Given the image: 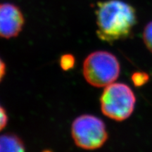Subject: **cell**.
<instances>
[{"label": "cell", "instance_id": "cell-1", "mask_svg": "<svg viewBox=\"0 0 152 152\" xmlns=\"http://www.w3.org/2000/svg\"><path fill=\"white\" fill-rule=\"evenodd\" d=\"M95 14L97 37L108 43L130 37L137 22L135 9L121 0L99 2Z\"/></svg>", "mask_w": 152, "mask_h": 152}, {"label": "cell", "instance_id": "cell-2", "mask_svg": "<svg viewBox=\"0 0 152 152\" xmlns=\"http://www.w3.org/2000/svg\"><path fill=\"white\" fill-rule=\"evenodd\" d=\"M121 65L115 55L106 51H96L86 57L83 73L88 84L95 87H106L118 79Z\"/></svg>", "mask_w": 152, "mask_h": 152}, {"label": "cell", "instance_id": "cell-3", "mask_svg": "<svg viewBox=\"0 0 152 152\" xmlns=\"http://www.w3.org/2000/svg\"><path fill=\"white\" fill-rule=\"evenodd\" d=\"M136 97L132 89L122 83L105 87L100 97L101 110L104 115L115 121L128 119L134 111Z\"/></svg>", "mask_w": 152, "mask_h": 152}, {"label": "cell", "instance_id": "cell-4", "mask_svg": "<svg viewBox=\"0 0 152 152\" xmlns=\"http://www.w3.org/2000/svg\"><path fill=\"white\" fill-rule=\"evenodd\" d=\"M71 135L76 146L85 150L101 148L109 138L104 121L90 114H83L74 120Z\"/></svg>", "mask_w": 152, "mask_h": 152}, {"label": "cell", "instance_id": "cell-5", "mask_svg": "<svg viewBox=\"0 0 152 152\" xmlns=\"http://www.w3.org/2000/svg\"><path fill=\"white\" fill-rule=\"evenodd\" d=\"M25 25V18L18 6L0 4V37L11 39L18 36Z\"/></svg>", "mask_w": 152, "mask_h": 152}, {"label": "cell", "instance_id": "cell-6", "mask_svg": "<svg viewBox=\"0 0 152 152\" xmlns=\"http://www.w3.org/2000/svg\"><path fill=\"white\" fill-rule=\"evenodd\" d=\"M0 152H26L24 142L14 133L0 135Z\"/></svg>", "mask_w": 152, "mask_h": 152}, {"label": "cell", "instance_id": "cell-7", "mask_svg": "<svg viewBox=\"0 0 152 152\" xmlns=\"http://www.w3.org/2000/svg\"><path fill=\"white\" fill-rule=\"evenodd\" d=\"M150 79L149 74L143 71H136L131 76L132 83L135 87H140L145 85Z\"/></svg>", "mask_w": 152, "mask_h": 152}, {"label": "cell", "instance_id": "cell-8", "mask_svg": "<svg viewBox=\"0 0 152 152\" xmlns=\"http://www.w3.org/2000/svg\"><path fill=\"white\" fill-rule=\"evenodd\" d=\"M59 64L62 70L65 71H68L73 69L75 64V58L73 55L70 54H66L61 56L59 60Z\"/></svg>", "mask_w": 152, "mask_h": 152}, {"label": "cell", "instance_id": "cell-9", "mask_svg": "<svg viewBox=\"0 0 152 152\" xmlns=\"http://www.w3.org/2000/svg\"><path fill=\"white\" fill-rule=\"evenodd\" d=\"M143 40L147 48L152 52V21L149 22L144 28Z\"/></svg>", "mask_w": 152, "mask_h": 152}, {"label": "cell", "instance_id": "cell-10", "mask_svg": "<svg viewBox=\"0 0 152 152\" xmlns=\"http://www.w3.org/2000/svg\"><path fill=\"white\" fill-rule=\"evenodd\" d=\"M8 123V115L3 106L0 104V132L7 126Z\"/></svg>", "mask_w": 152, "mask_h": 152}, {"label": "cell", "instance_id": "cell-11", "mask_svg": "<svg viewBox=\"0 0 152 152\" xmlns=\"http://www.w3.org/2000/svg\"><path fill=\"white\" fill-rule=\"evenodd\" d=\"M6 69H7V68H6L5 63L0 58V83L6 74Z\"/></svg>", "mask_w": 152, "mask_h": 152}, {"label": "cell", "instance_id": "cell-12", "mask_svg": "<svg viewBox=\"0 0 152 152\" xmlns=\"http://www.w3.org/2000/svg\"><path fill=\"white\" fill-rule=\"evenodd\" d=\"M42 152H52V151H51L50 150H45V151H43Z\"/></svg>", "mask_w": 152, "mask_h": 152}]
</instances>
